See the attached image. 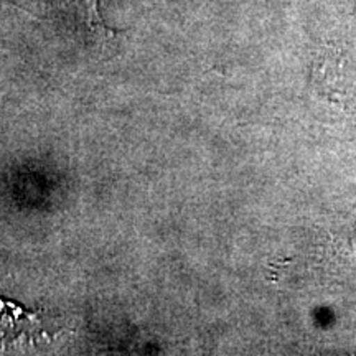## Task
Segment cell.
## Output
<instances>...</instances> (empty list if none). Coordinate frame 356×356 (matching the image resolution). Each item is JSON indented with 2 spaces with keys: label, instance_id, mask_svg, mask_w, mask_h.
<instances>
[{
  "label": "cell",
  "instance_id": "cell-1",
  "mask_svg": "<svg viewBox=\"0 0 356 356\" xmlns=\"http://www.w3.org/2000/svg\"><path fill=\"white\" fill-rule=\"evenodd\" d=\"M58 13L74 26L88 43L99 48L113 47L115 32L102 20L97 2L99 0H50Z\"/></svg>",
  "mask_w": 356,
  "mask_h": 356
}]
</instances>
